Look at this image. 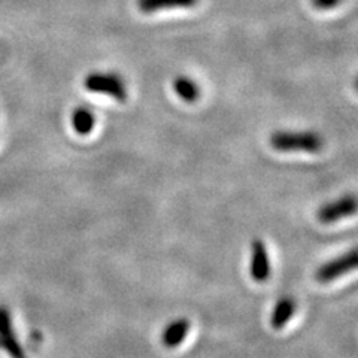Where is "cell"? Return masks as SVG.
Wrapping results in <instances>:
<instances>
[{
  "mask_svg": "<svg viewBox=\"0 0 358 358\" xmlns=\"http://www.w3.org/2000/svg\"><path fill=\"white\" fill-rule=\"evenodd\" d=\"M189 330V321L187 318H179L172 321L169 326L163 330L162 342L167 348H176L179 343H182L187 338Z\"/></svg>",
  "mask_w": 358,
  "mask_h": 358,
  "instance_id": "8992f818",
  "label": "cell"
},
{
  "mask_svg": "<svg viewBox=\"0 0 358 358\" xmlns=\"http://www.w3.org/2000/svg\"><path fill=\"white\" fill-rule=\"evenodd\" d=\"M324 141L315 131H276L271 136V147L279 152H318Z\"/></svg>",
  "mask_w": 358,
  "mask_h": 358,
  "instance_id": "6da1fadb",
  "label": "cell"
},
{
  "mask_svg": "<svg viewBox=\"0 0 358 358\" xmlns=\"http://www.w3.org/2000/svg\"><path fill=\"white\" fill-rule=\"evenodd\" d=\"M312 3L318 9H331L341 3V0H312Z\"/></svg>",
  "mask_w": 358,
  "mask_h": 358,
  "instance_id": "7c38bea8",
  "label": "cell"
},
{
  "mask_svg": "<svg viewBox=\"0 0 358 358\" xmlns=\"http://www.w3.org/2000/svg\"><path fill=\"white\" fill-rule=\"evenodd\" d=\"M96 124L94 115L88 109L80 108L72 114V126L78 134H90Z\"/></svg>",
  "mask_w": 358,
  "mask_h": 358,
  "instance_id": "30bf717a",
  "label": "cell"
},
{
  "mask_svg": "<svg viewBox=\"0 0 358 358\" xmlns=\"http://www.w3.org/2000/svg\"><path fill=\"white\" fill-rule=\"evenodd\" d=\"M173 90H175V93L184 100V102H188V103L196 102L200 96V90H199L197 84L187 76L175 78Z\"/></svg>",
  "mask_w": 358,
  "mask_h": 358,
  "instance_id": "9c48e42d",
  "label": "cell"
},
{
  "mask_svg": "<svg viewBox=\"0 0 358 358\" xmlns=\"http://www.w3.org/2000/svg\"><path fill=\"white\" fill-rule=\"evenodd\" d=\"M296 312V301L291 297H282L278 301L272 317H271V326L275 330H281L287 326V322L291 320Z\"/></svg>",
  "mask_w": 358,
  "mask_h": 358,
  "instance_id": "52a82bcc",
  "label": "cell"
},
{
  "mask_svg": "<svg viewBox=\"0 0 358 358\" xmlns=\"http://www.w3.org/2000/svg\"><path fill=\"white\" fill-rule=\"evenodd\" d=\"M355 266H357V251L351 250L350 252L338 257V259L330 260L327 263H324L322 266H320L318 271L315 272V279L321 284H327L334 281V279L341 278L342 275L354 271Z\"/></svg>",
  "mask_w": 358,
  "mask_h": 358,
  "instance_id": "3957f363",
  "label": "cell"
},
{
  "mask_svg": "<svg viewBox=\"0 0 358 358\" xmlns=\"http://www.w3.org/2000/svg\"><path fill=\"white\" fill-rule=\"evenodd\" d=\"M357 212V200L354 196H345L339 200L330 201L318 209L317 218L322 224H331L341 218L351 217Z\"/></svg>",
  "mask_w": 358,
  "mask_h": 358,
  "instance_id": "277c9868",
  "label": "cell"
},
{
  "mask_svg": "<svg viewBox=\"0 0 358 358\" xmlns=\"http://www.w3.org/2000/svg\"><path fill=\"white\" fill-rule=\"evenodd\" d=\"M199 0H138V8L145 14H152L162 9L193 8Z\"/></svg>",
  "mask_w": 358,
  "mask_h": 358,
  "instance_id": "ba28073f",
  "label": "cell"
},
{
  "mask_svg": "<svg viewBox=\"0 0 358 358\" xmlns=\"http://www.w3.org/2000/svg\"><path fill=\"white\" fill-rule=\"evenodd\" d=\"M251 276L255 282H266L271 276V262L263 241L255 239L251 246Z\"/></svg>",
  "mask_w": 358,
  "mask_h": 358,
  "instance_id": "5b68a950",
  "label": "cell"
},
{
  "mask_svg": "<svg viewBox=\"0 0 358 358\" xmlns=\"http://www.w3.org/2000/svg\"><path fill=\"white\" fill-rule=\"evenodd\" d=\"M0 348L6 351L13 358H27V354L17 341L14 331L0 334Z\"/></svg>",
  "mask_w": 358,
  "mask_h": 358,
  "instance_id": "8fae6325",
  "label": "cell"
},
{
  "mask_svg": "<svg viewBox=\"0 0 358 358\" xmlns=\"http://www.w3.org/2000/svg\"><path fill=\"white\" fill-rule=\"evenodd\" d=\"M84 87L88 92L106 94L112 99L118 100V102H126L127 99V90L124 81L115 73H90L85 78Z\"/></svg>",
  "mask_w": 358,
  "mask_h": 358,
  "instance_id": "7a4b0ae2",
  "label": "cell"
}]
</instances>
